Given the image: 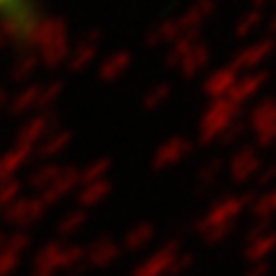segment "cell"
<instances>
[{"mask_svg":"<svg viewBox=\"0 0 276 276\" xmlns=\"http://www.w3.org/2000/svg\"><path fill=\"white\" fill-rule=\"evenodd\" d=\"M22 0H0V11H7V13H15L20 9Z\"/></svg>","mask_w":276,"mask_h":276,"instance_id":"cell-1","label":"cell"}]
</instances>
